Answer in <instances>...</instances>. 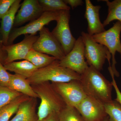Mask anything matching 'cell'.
I'll use <instances>...</instances> for the list:
<instances>
[{
	"mask_svg": "<svg viewBox=\"0 0 121 121\" xmlns=\"http://www.w3.org/2000/svg\"><path fill=\"white\" fill-rule=\"evenodd\" d=\"M4 46L0 32V62L2 63L3 65L5 63L7 55V52L4 49Z\"/></svg>",
	"mask_w": 121,
	"mask_h": 121,
	"instance_id": "obj_29",
	"label": "cell"
},
{
	"mask_svg": "<svg viewBox=\"0 0 121 121\" xmlns=\"http://www.w3.org/2000/svg\"><path fill=\"white\" fill-rule=\"evenodd\" d=\"M108 7V15L103 24L104 27L114 20L121 22V0L110 1L105 0Z\"/></svg>",
	"mask_w": 121,
	"mask_h": 121,
	"instance_id": "obj_21",
	"label": "cell"
},
{
	"mask_svg": "<svg viewBox=\"0 0 121 121\" xmlns=\"http://www.w3.org/2000/svg\"><path fill=\"white\" fill-rule=\"evenodd\" d=\"M60 121H85L75 107L66 106L58 113Z\"/></svg>",
	"mask_w": 121,
	"mask_h": 121,
	"instance_id": "obj_23",
	"label": "cell"
},
{
	"mask_svg": "<svg viewBox=\"0 0 121 121\" xmlns=\"http://www.w3.org/2000/svg\"><path fill=\"white\" fill-rule=\"evenodd\" d=\"M70 10L60 11L56 26L51 32L61 44L66 55L72 50L76 40L70 29Z\"/></svg>",
	"mask_w": 121,
	"mask_h": 121,
	"instance_id": "obj_7",
	"label": "cell"
},
{
	"mask_svg": "<svg viewBox=\"0 0 121 121\" xmlns=\"http://www.w3.org/2000/svg\"><path fill=\"white\" fill-rule=\"evenodd\" d=\"M84 45V55L89 66L92 67L100 71L103 69L106 60L111 66V54L104 45L96 42L92 36L87 33L82 32L81 35Z\"/></svg>",
	"mask_w": 121,
	"mask_h": 121,
	"instance_id": "obj_4",
	"label": "cell"
},
{
	"mask_svg": "<svg viewBox=\"0 0 121 121\" xmlns=\"http://www.w3.org/2000/svg\"><path fill=\"white\" fill-rule=\"evenodd\" d=\"M120 56H121V54H120Z\"/></svg>",
	"mask_w": 121,
	"mask_h": 121,
	"instance_id": "obj_33",
	"label": "cell"
},
{
	"mask_svg": "<svg viewBox=\"0 0 121 121\" xmlns=\"http://www.w3.org/2000/svg\"><path fill=\"white\" fill-rule=\"evenodd\" d=\"M59 12L60 11L45 12L40 17L26 25L13 28L9 34L7 45L13 44L15 40L21 35H36L45 25H48L52 21H56Z\"/></svg>",
	"mask_w": 121,
	"mask_h": 121,
	"instance_id": "obj_8",
	"label": "cell"
},
{
	"mask_svg": "<svg viewBox=\"0 0 121 121\" xmlns=\"http://www.w3.org/2000/svg\"><path fill=\"white\" fill-rule=\"evenodd\" d=\"M101 121H110L109 120V117L108 116V117H106L105 119H103V120Z\"/></svg>",
	"mask_w": 121,
	"mask_h": 121,
	"instance_id": "obj_32",
	"label": "cell"
},
{
	"mask_svg": "<svg viewBox=\"0 0 121 121\" xmlns=\"http://www.w3.org/2000/svg\"><path fill=\"white\" fill-rule=\"evenodd\" d=\"M112 79V84L116 93V98L114 100L117 102L121 106V92L118 88L114 78V75L111 71H109Z\"/></svg>",
	"mask_w": 121,
	"mask_h": 121,
	"instance_id": "obj_28",
	"label": "cell"
},
{
	"mask_svg": "<svg viewBox=\"0 0 121 121\" xmlns=\"http://www.w3.org/2000/svg\"><path fill=\"white\" fill-rule=\"evenodd\" d=\"M16 0H0V19L8 12Z\"/></svg>",
	"mask_w": 121,
	"mask_h": 121,
	"instance_id": "obj_27",
	"label": "cell"
},
{
	"mask_svg": "<svg viewBox=\"0 0 121 121\" xmlns=\"http://www.w3.org/2000/svg\"><path fill=\"white\" fill-rule=\"evenodd\" d=\"M64 2L66 4L69 5L72 9L82 5L83 2L82 0H64Z\"/></svg>",
	"mask_w": 121,
	"mask_h": 121,
	"instance_id": "obj_30",
	"label": "cell"
},
{
	"mask_svg": "<svg viewBox=\"0 0 121 121\" xmlns=\"http://www.w3.org/2000/svg\"><path fill=\"white\" fill-rule=\"evenodd\" d=\"M21 0H16L9 11L1 19L0 32L4 45H8L9 34L13 28L15 17L20 7Z\"/></svg>",
	"mask_w": 121,
	"mask_h": 121,
	"instance_id": "obj_15",
	"label": "cell"
},
{
	"mask_svg": "<svg viewBox=\"0 0 121 121\" xmlns=\"http://www.w3.org/2000/svg\"><path fill=\"white\" fill-rule=\"evenodd\" d=\"M37 104V99L30 98L20 105L15 116L9 121H38Z\"/></svg>",
	"mask_w": 121,
	"mask_h": 121,
	"instance_id": "obj_16",
	"label": "cell"
},
{
	"mask_svg": "<svg viewBox=\"0 0 121 121\" xmlns=\"http://www.w3.org/2000/svg\"><path fill=\"white\" fill-rule=\"evenodd\" d=\"M81 75L60 65L56 60L47 66L37 69L30 78L27 79L31 85L45 82H67L73 80H80Z\"/></svg>",
	"mask_w": 121,
	"mask_h": 121,
	"instance_id": "obj_3",
	"label": "cell"
},
{
	"mask_svg": "<svg viewBox=\"0 0 121 121\" xmlns=\"http://www.w3.org/2000/svg\"><path fill=\"white\" fill-rule=\"evenodd\" d=\"M76 108L85 121H101L108 117L104 104L87 95Z\"/></svg>",
	"mask_w": 121,
	"mask_h": 121,
	"instance_id": "obj_11",
	"label": "cell"
},
{
	"mask_svg": "<svg viewBox=\"0 0 121 121\" xmlns=\"http://www.w3.org/2000/svg\"><path fill=\"white\" fill-rule=\"evenodd\" d=\"M10 76L11 81L9 88L30 98H39L27 78L16 74H10Z\"/></svg>",
	"mask_w": 121,
	"mask_h": 121,
	"instance_id": "obj_17",
	"label": "cell"
},
{
	"mask_svg": "<svg viewBox=\"0 0 121 121\" xmlns=\"http://www.w3.org/2000/svg\"><path fill=\"white\" fill-rule=\"evenodd\" d=\"M60 66L82 74L89 67L84 55V45L80 36L76 39L70 52L59 60Z\"/></svg>",
	"mask_w": 121,
	"mask_h": 121,
	"instance_id": "obj_10",
	"label": "cell"
},
{
	"mask_svg": "<svg viewBox=\"0 0 121 121\" xmlns=\"http://www.w3.org/2000/svg\"><path fill=\"white\" fill-rule=\"evenodd\" d=\"M56 91L67 106L76 107L87 96L80 80L67 82H51Z\"/></svg>",
	"mask_w": 121,
	"mask_h": 121,
	"instance_id": "obj_6",
	"label": "cell"
},
{
	"mask_svg": "<svg viewBox=\"0 0 121 121\" xmlns=\"http://www.w3.org/2000/svg\"><path fill=\"white\" fill-rule=\"evenodd\" d=\"M39 121H60L59 118L58 113H53Z\"/></svg>",
	"mask_w": 121,
	"mask_h": 121,
	"instance_id": "obj_31",
	"label": "cell"
},
{
	"mask_svg": "<svg viewBox=\"0 0 121 121\" xmlns=\"http://www.w3.org/2000/svg\"><path fill=\"white\" fill-rule=\"evenodd\" d=\"M10 81V74L7 71L2 63L0 62V85L9 88Z\"/></svg>",
	"mask_w": 121,
	"mask_h": 121,
	"instance_id": "obj_26",
	"label": "cell"
},
{
	"mask_svg": "<svg viewBox=\"0 0 121 121\" xmlns=\"http://www.w3.org/2000/svg\"><path fill=\"white\" fill-rule=\"evenodd\" d=\"M31 86L41 100L37 112L38 121H41L52 113H59L67 106L50 82Z\"/></svg>",
	"mask_w": 121,
	"mask_h": 121,
	"instance_id": "obj_2",
	"label": "cell"
},
{
	"mask_svg": "<svg viewBox=\"0 0 121 121\" xmlns=\"http://www.w3.org/2000/svg\"><path fill=\"white\" fill-rule=\"evenodd\" d=\"M22 95L16 91L0 85V108Z\"/></svg>",
	"mask_w": 121,
	"mask_h": 121,
	"instance_id": "obj_24",
	"label": "cell"
},
{
	"mask_svg": "<svg viewBox=\"0 0 121 121\" xmlns=\"http://www.w3.org/2000/svg\"><path fill=\"white\" fill-rule=\"evenodd\" d=\"M30 98L27 95H22L0 108V121H9L11 117L17 112L20 105Z\"/></svg>",
	"mask_w": 121,
	"mask_h": 121,
	"instance_id": "obj_19",
	"label": "cell"
},
{
	"mask_svg": "<svg viewBox=\"0 0 121 121\" xmlns=\"http://www.w3.org/2000/svg\"><path fill=\"white\" fill-rule=\"evenodd\" d=\"M25 60L29 61L39 69L50 65L56 59L53 56L39 52L32 48L29 52Z\"/></svg>",
	"mask_w": 121,
	"mask_h": 121,
	"instance_id": "obj_20",
	"label": "cell"
},
{
	"mask_svg": "<svg viewBox=\"0 0 121 121\" xmlns=\"http://www.w3.org/2000/svg\"><path fill=\"white\" fill-rule=\"evenodd\" d=\"M104 106L110 121H121V106L117 102L113 100Z\"/></svg>",
	"mask_w": 121,
	"mask_h": 121,
	"instance_id": "obj_25",
	"label": "cell"
},
{
	"mask_svg": "<svg viewBox=\"0 0 121 121\" xmlns=\"http://www.w3.org/2000/svg\"><path fill=\"white\" fill-rule=\"evenodd\" d=\"M38 37L39 36L36 35H25L23 39L19 43L4 46L7 55L5 64L17 60H25Z\"/></svg>",
	"mask_w": 121,
	"mask_h": 121,
	"instance_id": "obj_13",
	"label": "cell"
},
{
	"mask_svg": "<svg viewBox=\"0 0 121 121\" xmlns=\"http://www.w3.org/2000/svg\"><path fill=\"white\" fill-rule=\"evenodd\" d=\"M44 12L39 0H24L16 15L13 27H19L26 22L35 20Z\"/></svg>",
	"mask_w": 121,
	"mask_h": 121,
	"instance_id": "obj_12",
	"label": "cell"
},
{
	"mask_svg": "<svg viewBox=\"0 0 121 121\" xmlns=\"http://www.w3.org/2000/svg\"><path fill=\"white\" fill-rule=\"evenodd\" d=\"M80 81L87 96L94 98L104 104L112 101V82L94 67L89 66L81 75Z\"/></svg>",
	"mask_w": 121,
	"mask_h": 121,
	"instance_id": "obj_1",
	"label": "cell"
},
{
	"mask_svg": "<svg viewBox=\"0 0 121 121\" xmlns=\"http://www.w3.org/2000/svg\"><path fill=\"white\" fill-rule=\"evenodd\" d=\"M121 22L117 21L108 30L92 36L96 42L108 48L112 56V64L110 66L114 76H119V73L116 67L117 64L115 55L116 52L121 54Z\"/></svg>",
	"mask_w": 121,
	"mask_h": 121,
	"instance_id": "obj_5",
	"label": "cell"
},
{
	"mask_svg": "<svg viewBox=\"0 0 121 121\" xmlns=\"http://www.w3.org/2000/svg\"><path fill=\"white\" fill-rule=\"evenodd\" d=\"M4 65L7 71L13 72L27 79L30 78L38 69L35 65L26 60L7 63Z\"/></svg>",
	"mask_w": 121,
	"mask_h": 121,
	"instance_id": "obj_18",
	"label": "cell"
},
{
	"mask_svg": "<svg viewBox=\"0 0 121 121\" xmlns=\"http://www.w3.org/2000/svg\"><path fill=\"white\" fill-rule=\"evenodd\" d=\"M85 4L86 11L84 16L88 24L87 33L93 36L105 31L99 17L101 6L94 5L90 0H86Z\"/></svg>",
	"mask_w": 121,
	"mask_h": 121,
	"instance_id": "obj_14",
	"label": "cell"
},
{
	"mask_svg": "<svg viewBox=\"0 0 121 121\" xmlns=\"http://www.w3.org/2000/svg\"><path fill=\"white\" fill-rule=\"evenodd\" d=\"M33 49L52 56L59 60L66 55L61 44L49 29L45 27L39 32V37L33 44Z\"/></svg>",
	"mask_w": 121,
	"mask_h": 121,
	"instance_id": "obj_9",
	"label": "cell"
},
{
	"mask_svg": "<svg viewBox=\"0 0 121 121\" xmlns=\"http://www.w3.org/2000/svg\"><path fill=\"white\" fill-rule=\"evenodd\" d=\"M44 12H59L70 10V7L62 0H39Z\"/></svg>",
	"mask_w": 121,
	"mask_h": 121,
	"instance_id": "obj_22",
	"label": "cell"
}]
</instances>
